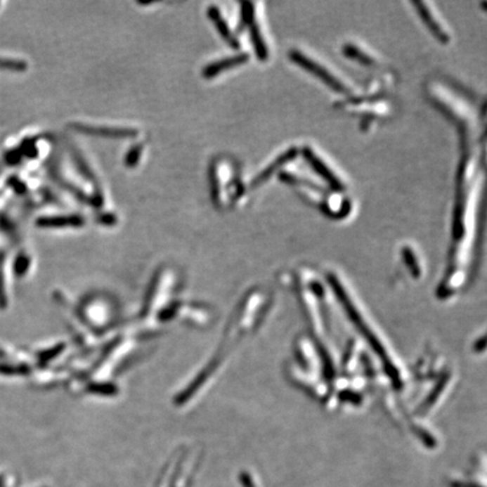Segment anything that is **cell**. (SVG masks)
<instances>
[{
  "label": "cell",
  "instance_id": "30bf717a",
  "mask_svg": "<svg viewBox=\"0 0 487 487\" xmlns=\"http://www.w3.org/2000/svg\"><path fill=\"white\" fill-rule=\"evenodd\" d=\"M141 154H143V145H137L132 147L128 155H126V160H124V164H126V167L132 169L134 166H137Z\"/></svg>",
  "mask_w": 487,
  "mask_h": 487
},
{
  "label": "cell",
  "instance_id": "52a82bcc",
  "mask_svg": "<svg viewBox=\"0 0 487 487\" xmlns=\"http://www.w3.org/2000/svg\"><path fill=\"white\" fill-rule=\"evenodd\" d=\"M294 155H296V151H294V149H290V150L285 152V154H283V156L279 157V158H278V160H275L272 165L268 166V167H266V169H265L264 171L261 173V174L257 175V178H255V180L253 181V183H252V186H253V188H257V186H261L262 183H264L265 181L268 180V177L272 176V175L275 173V171H277L279 167L285 165V162H288V160H292Z\"/></svg>",
  "mask_w": 487,
  "mask_h": 487
},
{
  "label": "cell",
  "instance_id": "8992f818",
  "mask_svg": "<svg viewBox=\"0 0 487 487\" xmlns=\"http://www.w3.org/2000/svg\"><path fill=\"white\" fill-rule=\"evenodd\" d=\"M43 228H65V227H80L84 223L83 216L77 214L69 216H42L37 221Z\"/></svg>",
  "mask_w": 487,
  "mask_h": 487
},
{
  "label": "cell",
  "instance_id": "6da1fadb",
  "mask_svg": "<svg viewBox=\"0 0 487 487\" xmlns=\"http://www.w3.org/2000/svg\"><path fill=\"white\" fill-rule=\"evenodd\" d=\"M70 128L79 134L91 137L106 138V139H132L138 136V130L130 128H112V126H97L85 123H72Z\"/></svg>",
  "mask_w": 487,
  "mask_h": 487
},
{
  "label": "cell",
  "instance_id": "277c9868",
  "mask_svg": "<svg viewBox=\"0 0 487 487\" xmlns=\"http://www.w3.org/2000/svg\"><path fill=\"white\" fill-rule=\"evenodd\" d=\"M414 5L417 7V12H419L420 16H421L422 20L427 24V27L432 32L433 34L436 35L441 42H448L450 37H449L445 29L441 27L439 20H436L438 18L427 7V4L422 3V1H416V3H414Z\"/></svg>",
  "mask_w": 487,
  "mask_h": 487
},
{
  "label": "cell",
  "instance_id": "7c38bea8",
  "mask_svg": "<svg viewBox=\"0 0 487 487\" xmlns=\"http://www.w3.org/2000/svg\"><path fill=\"white\" fill-rule=\"evenodd\" d=\"M4 485V479L3 477H0V487H3Z\"/></svg>",
  "mask_w": 487,
  "mask_h": 487
},
{
  "label": "cell",
  "instance_id": "ba28073f",
  "mask_svg": "<svg viewBox=\"0 0 487 487\" xmlns=\"http://www.w3.org/2000/svg\"><path fill=\"white\" fill-rule=\"evenodd\" d=\"M254 18H253V20L247 24L249 26L248 27L249 29V34H251L252 42H253L254 48H255L257 58H259V60H265L268 56V46H266V43H265L264 39H263L259 24L255 22Z\"/></svg>",
  "mask_w": 487,
  "mask_h": 487
},
{
  "label": "cell",
  "instance_id": "7a4b0ae2",
  "mask_svg": "<svg viewBox=\"0 0 487 487\" xmlns=\"http://www.w3.org/2000/svg\"><path fill=\"white\" fill-rule=\"evenodd\" d=\"M304 155H305L306 158L311 162L313 169H315L323 178H325L330 186H333L337 191H343V190H344V183L339 180V177L328 167L327 164L324 162V160H323L316 152H313L311 148H306L305 150H304Z\"/></svg>",
  "mask_w": 487,
  "mask_h": 487
},
{
  "label": "cell",
  "instance_id": "9c48e42d",
  "mask_svg": "<svg viewBox=\"0 0 487 487\" xmlns=\"http://www.w3.org/2000/svg\"><path fill=\"white\" fill-rule=\"evenodd\" d=\"M209 177H210L211 197H212V201H214V204H219V182H218V176H216V169H214V166L211 167L210 173H209Z\"/></svg>",
  "mask_w": 487,
  "mask_h": 487
},
{
  "label": "cell",
  "instance_id": "3957f363",
  "mask_svg": "<svg viewBox=\"0 0 487 487\" xmlns=\"http://www.w3.org/2000/svg\"><path fill=\"white\" fill-rule=\"evenodd\" d=\"M247 60L248 54L240 53L237 54L235 57L225 58L221 60L214 61V63H210L203 68L202 76L205 79H211V78L216 77L218 74H221L225 70L240 66Z\"/></svg>",
  "mask_w": 487,
  "mask_h": 487
},
{
  "label": "cell",
  "instance_id": "5b68a950",
  "mask_svg": "<svg viewBox=\"0 0 487 487\" xmlns=\"http://www.w3.org/2000/svg\"><path fill=\"white\" fill-rule=\"evenodd\" d=\"M207 14H208L211 22L216 26V31L219 32L220 37H223V40L228 43L231 48H236V50L240 48V42L229 29V25L223 18L219 8L216 6H210L207 11Z\"/></svg>",
  "mask_w": 487,
  "mask_h": 487
},
{
  "label": "cell",
  "instance_id": "8fae6325",
  "mask_svg": "<svg viewBox=\"0 0 487 487\" xmlns=\"http://www.w3.org/2000/svg\"><path fill=\"white\" fill-rule=\"evenodd\" d=\"M74 162H76V165H77L78 169H79L80 173L84 175V176L87 178V180L94 181L95 175L89 169V166L87 165V162L84 160L83 157L78 155V152H74Z\"/></svg>",
  "mask_w": 487,
  "mask_h": 487
}]
</instances>
